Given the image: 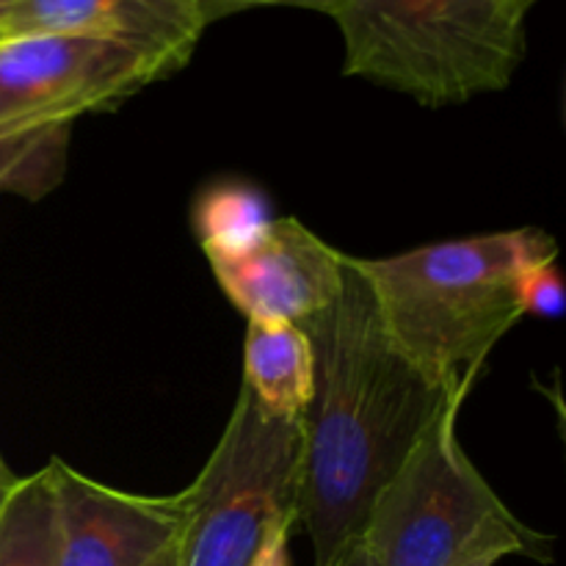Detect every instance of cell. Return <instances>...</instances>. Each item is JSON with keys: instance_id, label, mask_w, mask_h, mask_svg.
<instances>
[{"instance_id": "cell-1", "label": "cell", "mask_w": 566, "mask_h": 566, "mask_svg": "<svg viewBox=\"0 0 566 566\" xmlns=\"http://www.w3.org/2000/svg\"><path fill=\"white\" fill-rule=\"evenodd\" d=\"M298 326L313 343L315 392L302 418L296 523L326 566L363 539L381 486L475 379L442 387L396 346L352 254L335 302Z\"/></svg>"}, {"instance_id": "cell-2", "label": "cell", "mask_w": 566, "mask_h": 566, "mask_svg": "<svg viewBox=\"0 0 566 566\" xmlns=\"http://www.w3.org/2000/svg\"><path fill=\"white\" fill-rule=\"evenodd\" d=\"M553 254L551 232L520 227L352 260L396 346L442 387H459L479 379L492 348L525 318L517 298L525 265Z\"/></svg>"}, {"instance_id": "cell-3", "label": "cell", "mask_w": 566, "mask_h": 566, "mask_svg": "<svg viewBox=\"0 0 566 566\" xmlns=\"http://www.w3.org/2000/svg\"><path fill=\"white\" fill-rule=\"evenodd\" d=\"M531 0H332L343 72L426 108L503 92L525 59Z\"/></svg>"}, {"instance_id": "cell-4", "label": "cell", "mask_w": 566, "mask_h": 566, "mask_svg": "<svg viewBox=\"0 0 566 566\" xmlns=\"http://www.w3.org/2000/svg\"><path fill=\"white\" fill-rule=\"evenodd\" d=\"M470 390L453 396L376 495L363 534L376 566H453L484 545H509L542 564L553 558L551 536L514 517L459 442Z\"/></svg>"}, {"instance_id": "cell-5", "label": "cell", "mask_w": 566, "mask_h": 566, "mask_svg": "<svg viewBox=\"0 0 566 566\" xmlns=\"http://www.w3.org/2000/svg\"><path fill=\"white\" fill-rule=\"evenodd\" d=\"M302 423L265 412L241 387L219 442L182 490V566H249L274 517L296 512Z\"/></svg>"}, {"instance_id": "cell-6", "label": "cell", "mask_w": 566, "mask_h": 566, "mask_svg": "<svg viewBox=\"0 0 566 566\" xmlns=\"http://www.w3.org/2000/svg\"><path fill=\"white\" fill-rule=\"evenodd\" d=\"M169 77L127 44L81 33H20L0 39V130L75 122L111 111Z\"/></svg>"}, {"instance_id": "cell-7", "label": "cell", "mask_w": 566, "mask_h": 566, "mask_svg": "<svg viewBox=\"0 0 566 566\" xmlns=\"http://www.w3.org/2000/svg\"><path fill=\"white\" fill-rule=\"evenodd\" d=\"M55 566H147L186 523V497L136 495L50 459Z\"/></svg>"}, {"instance_id": "cell-8", "label": "cell", "mask_w": 566, "mask_h": 566, "mask_svg": "<svg viewBox=\"0 0 566 566\" xmlns=\"http://www.w3.org/2000/svg\"><path fill=\"white\" fill-rule=\"evenodd\" d=\"M224 296L249 321H298L335 302L346 254L293 216L271 219L252 247L208 260Z\"/></svg>"}, {"instance_id": "cell-9", "label": "cell", "mask_w": 566, "mask_h": 566, "mask_svg": "<svg viewBox=\"0 0 566 566\" xmlns=\"http://www.w3.org/2000/svg\"><path fill=\"white\" fill-rule=\"evenodd\" d=\"M205 28L197 0H20L3 36L81 33L108 39L153 55L175 75L193 59Z\"/></svg>"}, {"instance_id": "cell-10", "label": "cell", "mask_w": 566, "mask_h": 566, "mask_svg": "<svg viewBox=\"0 0 566 566\" xmlns=\"http://www.w3.org/2000/svg\"><path fill=\"white\" fill-rule=\"evenodd\" d=\"M265 412L302 423L315 392V354L293 321H249L243 385Z\"/></svg>"}, {"instance_id": "cell-11", "label": "cell", "mask_w": 566, "mask_h": 566, "mask_svg": "<svg viewBox=\"0 0 566 566\" xmlns=\"http://www.w3.org/2000/svg\"><path fill=\"white\" fill-rule=\"evenodd\" d=\"M75 122L6 127L0 130V193L39 202L59 188Z\"/></svg>"}, {"instance_id": "cell-12", "label": "cell", "mask_w": 566, "mask_h": 566, "mask_svg": "<svg viewBox=\"0 0 566 566\" xmlns=\"http://www.w3.org/2000/svg\"><path fill=\"white\" fill-rule=\"evenodd\" d=\"M274 219L269 199L241 180L213 182L197 197L191 224L205 258H232L252 247L254 238Z\"/></svg>"}, {"instance_id": "cell-13", "label": "cell", "mask_w": 566, "mask_h": 566, "mask_svg": "<svg viewBox=\"0 0 566 566\" xmlns=\"http://www.w3.org/2000/svg\"><path fill=\"white\" fill-rule=\"evenodd\" d=\"M0 566H55L53 484L44 464L17 479L0 514Z\"/></svg>"}, {"instance_id": "cell-14", "label": "cell", "mask_w": 566, "mask_h": 566, "mask_svg": "<svg viewBox=\"0 0 566 566\" xmlns=\"http://www.w3.org/2000/svg\"><path fill=\"white\" fill-rule=\"evenodd\" d=\"M558 254L534 260L523 269L517 280V298L523 315L536 318H558L564 313V282L556 265Z\"/></svg>"}, {"instance_id": "cell-15", "label": "cell", "mask_w": 566, "mask_h": 566, "mask_svg": "<svg viewBox=\"0 0 566 566\" xmlns=\"http://www.w3.org/2000/svg\"><path fill=\"white\" fill-rule=\"evenodd\" d=\"M199 11H202L205 22H219L232 14H243L252 9H304L318 11V14H329L332 0H197Z\"/></svg>"}, {"instance_id": "cell-16", "label": "cell", "mask_w": 566, "mask_h": 566, "mask_svg": "<svg viewBox=\"0 0 566 566\" xmlns=\"http://www.w3.org/2000/svg\"><path fill=\"white\" fill-rule=\"evenodd\" d=\"M296 528V512H285L271 520L249 566H291V536Z\"/></svg>"}, {"instance_id": "cell-17", "label": "cell", "mask_w": 566, "mask_h": 566, "mask_svg": "<svg viewBox=\"0 0 566 566\" xmlns=\"http://www.w3.org/2000/svg\"><path fill=\"white\" fill-rule=\"evenodd\" d=\"M509 556H517V551L509 545H484V547H475L473 553L459 558L453 566H495L497 562H503V558Z\"/></svg>"}, {"instance_id": "cell-18", "label": "cell", "mask_w": 566, "mask_h": 566, "mask_svg": "<svg viewBox=\"0 0 566 566\" xmlns=\"http://www.w3.org/2000/svg\"><path fill=\"white\" fill-rule=\"evenodd\" d=\"M326 566H376V562H374V556H370L368 545H365L363 539H357L354 545H348L346 551L335 558V562L326 564Z\"/></svg>"}, {"instance_id": "cell-19", "label": "cell", "mask_w": 566, "mask_h": 566, "mask_svg": "<svg viewBox=\"0 0 566 566\" xmlns=\"http://www.w3.org/2000/svg\"><path fill=\"white\" fill-rule=\"evenodd\" d=\"M17 479H20V475L11 473V468L6 464L3 453H0V514H3V506H6V501H9L11 490H14Z\"/></svg>"}, {"instance_id": "cell-20", "label": "cell", "mask_w": 566, "mask_h": 566, "mask_svg": "<svg viewBox=\"0 0 566 566\" xmlns=\"http://www.w3.org/2000/svg\"><path fill=\"white\" fill-rule=\"evenodd\" d=\"M147 566H182L180 562V539L171 542L169 547H166L164 553H160L158 558H153Z\"/></svg>"}, {"instance_id": "cell-21", "label": "cell", "mask_w": 566, "mask_h": 566, "mask_svg": "<svg viewBox=\"0 0 566 566\" xmlns=\"http://www.w3.org/2000/svg\"><path fill=\"white\" fill-rule=\"evenodd\" d=\"M20 6V0H0V36H3L6 25H9L11 14H14V9Z\"/></svg>"}, {"instance_id": "cell-22", "label": "cell", "mask_w": 566, "mask_h": 566, "mask_svg": "<svg viewBox=\"0 0 566 566\" xmlns=\"http://www.w3.org/2000/svg\"><path fill=\"white\" fill-rule=\"evenodd\" d=\"M531 3H536V0H531Z\"/></svg>"}]
</instances>
